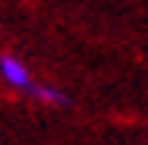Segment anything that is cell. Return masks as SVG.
<instances>
[{
    "label": "cell",
    "mask_w": 148,
    "mask_h": 145,
    "mask_svg": "<svg viewBox=\"0 0 148 145\" xmlns=\"http://www.w3.org/2000/svg\"><path fill=\"white\" fill-rule=\"evenodd\" d=\"M0 76H3L13 88H22V91H29V88L35 85L32 76H29V69L13 57V54H3V57H0Z\"/></svg>",
    "instance_id": "cell-1"
},
{
    "label": "cell",
    "mask_w": 148,
    "mask_h": 145,
    "mask_svg": "<svg viewBox=\"0 0 148 145\" xmlns=\"http://www.w3.org/2000/svg\"><path fill=\"white\" fill-rule=\"evenodd\" d=\"M29 95H35V98L44 101V104H54V107H66V104H69V95H66V91H57V88H51V85H32Z\"/></svg>",
    "instance_id": "cell-2"
}]
</instances>
